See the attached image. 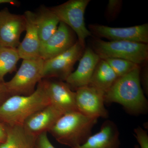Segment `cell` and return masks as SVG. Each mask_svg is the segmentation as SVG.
<instances>
[{
	"label": "cell",
	"mask_w": 148,
	"mask_h": 148,
	"mask_svg": "<svg viewBox=\"0 0 148 148\" xmlns=\"http://www.w3.org/2000/svg\"><path fill=\"white\" fill-rule=\"evenodd\" d=\"M49 104L45 81L42 79L31 95H12L0 105V123L8 126H22L31 115Z\"/></svg>",
	"instance_id": "6da1fadb"
},
{
	"label": "cell",
	"mask_w": 148,
	"mask_h": 148,
	"mask_svg": "<svg viewBox=\"0 0 148 148\" xmlns=\"http://www.w3.org/2000/svg\"><path fill=\"white\" fill-rule=\"evenodd\" d=\"M140 67L120 77L104 95L105 102L121 105L135 115L146 113L148 103L140 82Z\"/></svg>",
	"instance_id": "7a4b0ae2"
},
{
	"label": "cell",
	"mask_w": 148,
	"mask_h": 148,
	"mask_svg": "<svg viewBox=\"0 0 148 148\" xmlns=\"http://www.w3.org/2000/svg\"><path fill=\"white\" fill-rule=\"evenodd\" d=\"M98 119L78 111L70 112L63 114L49 132L60 144L74 147L83 144L92 135Z\"/></svg>",
	"instance_id": "3957f363"
},
{
	"label": "cell",
	"mask_w": 148,
	"mask_h": 148,
	"mask_svg": "<svg viewBox=\"0 0 148 148\" xmlns=\"http://www.w3.org/2000/svg\"><path fill=\"white\" fill-rule=\"evenodd\" d=\"M92 47L101 59L120 58L140 66L148 58V44L122 41H106L97 39L92 41Z\"/></svg>",
	"instance_id": "277c9868"
},
{
	"label": "cell",
	"mask_w": 148,
	"mask_h": 148,
	"mask_svg": "<svg viewBox=\"0 0 148 148\" xmlns=\"http://www.w3.org/2000/svg\"><path fill=\"white\" fill-rule=\"evenodd\" d=\"M44 61L41 58L23 60L20 68L13 77L5 82L10 96H27L32 94L38 83L42 79Z\"/></svg>",
	"instance_id": "5b68a950"
},
{
	"label": "cell",
	"mask_w": 148,
	"mask_h": 148,
	"mask_svg": "<svg viewBox=\"0 0 148 148\" xmlns=\"http://www.w3.org/2000/svg\"><path fill=\"white\" fill-rule=\"evenodd\" d=\"M90 0H69L59 5L49 8L62 22L76 34L78 41L84 47L86 39L92 34L86 26L84 14Z\"/></svg>",
	"instance_id": "8992f818"
},
{
	"label": "cell",
	"mask_w": 148,
	"mask_h": 148,
	"mask_svg": "<svg viewBox=\"0 0 148 148\" xmlns=\"http://www.w3.org/2000/svg\"><path fill=\"white\" fill-rule=\"evenodd\" d=\"M84 48L77 40L73 46L64 53L44 61L42 79H54L66 81L73 72L74 65L81 58Z\"/></svg>",
	"instance_id": "52a82bcc"
},
{
	"label": "cell",
	"mask_w": 148,
	"mask_h": 148,
	"mask_svg": "<svg viewBox=\"0 0 148 148\" xmlns=\"http://www.w3.org/2000/svg\"><path fill=\"white\" fill-rule=\"evenodd\" d=\"M88 30L91 34L111 41H122L147 44L148 24L133 27L118 28L98 24H90Z\"/></svg>",
	"instance_id": "ba28073f"
},
{
	"label": "cell",
	"mask_w": 148,
	"mask_h": 148,
	"mask_svg": "<svg viewBox=\"0 0 148 148\" xmlns=\"http://www.w3.org/2000/svg\"><path fill=\"white\" fill-rule=\"evenodd\" d=\"M75 92L79 112L92 118L108 117L109 113L105 107L103 93L89 85L77 88Z\"/></svg>",
	"instance_id": "9c48e42d"
},
{
	"label": "cell",
	"mask_w": 148,
	"mask_h": 148,
	"mask_svg": "<svg viewBox=\"0 0 148 148\" xmlns=\"http://www.w3.org/2000/svg\"><path fill=\"white\" fill-rule=\"evenodd\" d=\"M26 28L24 14L11 13L7 8L0 11V47L17 49Z\"/></svg>",
	"instance_id": "30bf717a"
},
{
	"label": "cell",
	"mask_w": 148,
	"mask_h": 148,
	"mask_svg": "<svg viewBox=\"0 0 148 148\" xmlns=\"http://www.w3.org/2000/svg\"><path fill=\"white\" fill-rule=\"evenodd\" d=\"M74 32L67 25L60 22L57 30L40 47V57L44 61L60 55L68 50L76 42Z\"/></svg>",
	"instance_id": "8fae6325"
},
{
	"label": "cell",
	"mask_w": 148,
	"mask_h": 148,
	"mask_svg": "<svg viewBox=\"0 0 148 148\" xmlns=\"http://www.w3.org/2000/svg\"><path fill=\"white\" fill-rule=\"evenodd\" d=\"M50 104L63 114L78 111L75 91L66 82L54 79H44Z\"/></svg>",
	"instance_id": "7c38bea8"
},
{
	"label": "cell",
	"mask_w": 148,
	"mask_h": 148,
	"mask_svg": "<svg viewBox=\"0 0 148 148\" xmlns=\"http://www.w3.org/2000/svg\"><path fill=\"white\" fill-rule=\"evenodd\" d=\"M63 114L61 111L49 104L29 116L22 127L29 135L37 138L44 132H49Z\"/></svg>",
	"instance_id": "4fadbf2b"
},
{
	"label": "cell",
	"mask_w": 148,
	"mask_h": 148,
	"mask_svg": "<svg viewBox=\"0 0 148 148\" xmlns=\"http://www.w3.org/2000/svg\"><path fill=\"white\" fill-rule=\"evenodd\" d=\"M100 59L99 56L92 48H86L80 59L77 68L69 76L65 82L71 88L75 90L88 85Z\"/></svg>",
	"instance_id": "5bb4252c"
},
{
	"label": "cell",
	"mask_w": 148,
	"mask_h": 148,
	"mask_svg": "<svg viewBox=\"0 0 148 148\" xmlns=\"http://www.w3.org/2000/svg\"><path fill=\"white\" fill-rule=\"evenodd\" d=\"M24 15L26 21V35L17 48L19 57L23 60L40 58L41 42L35 21V13L27 10Z\"/></svg>",
	"instance_id": "9a60e30c"
},
{
	"label": "cell",
	"mask_w": 148,
	"mask_h": 148,
	"mask_svg": "<svg viewBox=\"0 0 148 148\" xmlns=\"http://www.w3.org/2000/svg\"><path fill=\"white\" fill-rule=\"evenodd\" d=\"M120 132L114 121L107 120L99 132L91 135L82 145L72 148H120Z\"/></svg>",
	"instance_id": "2e32d148"
},
{
	"label": "cell",
	"mask_w": 148,
	"mask_h": 148,
	"mask_svg": "<svg viewBox=\"0 0 148 148\" xmlns=\"http://www.w3.org/2000/svg\"><path fill=\"white\" fill-rule=\"evenodd\" d=\"M35 14L36 25L42 43L55 33L60 21L49 8L44 5L41 6Z\"/></svg>",
	"instance_id": "e0dca14e"
},
{
	"label": "cell",
	"mask_w": 148,
	"mask_h": 148,
	"mask_svg": "<svg viewBox=\"0 0 148 148\" xmlns=\"http://www.w3.org/2000/svg\"><path fill=\"white\" fill-rule=\"evenodd\" d=\"M118 78L108 63L101 59L95 67L88 85L105 95Z\"/></svg>",
	"instance_id": "ac0fdd59"
},
{
	"label": "cell",
	"mask_w": 148,
	"mask_h": 148,
	"mask_svg": "<svg viewBox=\"0 0 148 148\" xmlns=\"http://www.w3.org/2000/svg\"><path fill=\"white\" fill-rule=\"evenodd\" d=\"M7 130L6 139L0 148H35L37 138L28 134L22 126L7 125Z\"/></svg>",
	"instance_id": "d6986e66"
},
{
	"label": "cell",
	"mask_w": 148,
	"mask_h": 148,
	"mask_svg": "<svg viewBox=\"0 0 148 148\" xmlns=\"http://www.w3.org/2000/svg\"><path fill=\"white\" fill-rule=\"evenodd\" d=\"M20 59L17 49L0 47V82H5L6 75L16 71Z\"/></svg>",
	"instance_id": "ffe728a7"
},
{
	"label": "cell",
	"mask_w": 148,
	"mask_h": 148,
	"mask_svg": "<svg viewBox=\"0 0 148 148\" xmlns=\"http://www.w3.org/2000/svg\"><path fill=\"white\" fill-rule=\"evenodd\" d=\"M104 60L110 66L118 78L129 73L140 67L131 61L120 58H109Z\"/></svg>",
	"instance_id": "44dd1931"
},
{
	"label": "cell",
	"mask_w": 148,
	"mask_h": 148,
	"mask_svg": "<svg viewBox=\"0 0 148 148\" xmlns=\"http://www.w3.org/2000/svg\"><path fill=\"white\" fill-rule=\"evenodd\" d=\"M134 136L140 146V148H148V135L147 132L141 127L134 129ZM135 148H140L138 145Z\"/></svg>",
	"instance_id": "7402d4cb"
},
{
	"label": "cell",
	"mask_w": 148,
	"mask_h": 148,
	"mask_svg": "<svg viewBox=\"0 0 148 148\" xmlns=\"http://www.w3.org/2000/svg\"><path fill=\"white\" fill-rule=\"evenodd\" d=\"M122 1L110 0L107 5V15L110 18H114L120 9Z\"/></svg>",
	"instance_id": "603a6c76"
},
{
	"label": "cell",
	"mask_w": 148,
	"mask_h": 148,
	"mask_svg": "<svg viewBox=\"0 0 148 148\" xmlns=\"http://www.w3.org/2000/svg\"><path fill=\"white\" fill-rule=\"evenodd\" d=\"M35 148H56L51 143L47 132H44L37 137Z\"/></svg>",
	"instance_id": "cb8c5ba5"
},
{
	"label": "cell",
	"mask_w": 148,
	"mask_h": 148,
	"mask_svg": "<svg viewBox=\"0 0 148 148\" xmlns=\"http://www.w3.org/2000/svg\"><path fill=\"white\" fill-rule=\"evenodd\" d=\"M140 79L141 84L143 86V90L146 95H148V68L147 65L143 69L141 73L140 72Z\"/></svg>",
	"instance_id": "d4e9b609"
},
{
	"label": "cell",
	"mask_w": 148,
	"mask_h": 148,
	"mask_svg": "<svg viewBox=\"0 0 148 148\" xmlns=\"http://www.w3.org/2000/svg\"><path fill=\"white\" fill-rule=\"evenodd\" d=\"M5 82H0V105L10 96L7 90Z\"/></svg>",
	"instance_id": "484cf974"
},
{
	"label": "cell",
	"mask_w": 148,
	"mask_h": 148,
	"mask_svg": "<svg viewBox=\"0 0 148 148\" xmlns=\"http://www.w3.org/2000/svg\"><path fill=\"white\" fill-rule=\"evenodd\" d=\"M7 136V125L0 123V144L5 141Z\"/></svg>",
	"instance_id": "4316f807"
},
{
	"label": "cell",
	"mask_w": 148,
	"mask_h": 148,
	"mask_svg": "<svg viewBox=\"0 0 148 148\" xmlns=\"http://www.w3.org/2000/svg\"><path fill=\"white\" fill-rule=\"evenodd\" d=\"M2 4H9L11 5L17 6L18 2L15 0H0V5Z\"/></svg>",
	"instance_id": "83f0119b"
}]
</instances>
